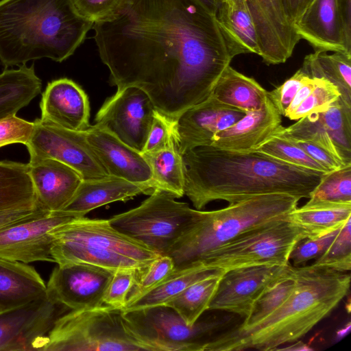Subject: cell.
<instances>
[{
    "label": "cell",
    "instance_id": "cell-25",
    "mask_svg": "<svg viewBox=\"0 0 351 351\" xmlns=\"http://www.w3.org/2000/svg\"><path fill=\"white\" fill-rule=\"evenodd\" d=\"M47 295V284L34 267L0 258V312Z\"/></svg>",
    "mask_w": 351,
    "mask_h": 351
},
{
    "label": "cell",
    "instance_id": "cell-23",
    "mask_svg": "<svg viewBox=\"0 0 351 351\" xmlns=\"http://www.w3.org/2000/svg\"><path fill=\"white\" fill-rule=\"evenodd\" d=\"M281 123V115L268 97L261 108L246 112L235 123L217 133L210 145L237 152H253Z\"/></svg>",
    "mask_w": 351,
    "mask_h": 351
},
{
    "label": "cell",
    "instance_id": "cell-10",
    "mask_svg": "<svg viewBox=\"0 0 351 351\" xmlns=\"http://www.w3.org/2000/svg\"><path fill=\"white\" fill-rule=\"evenodd\" d=\"M125 324L133 335L149 351H205L225 319H199L192 326L167 306L123 311Z\"/></svg>",
    "mask_w": 351,
    "mask_h": 351
},
{
    "label": "cell",
    "instance_id": "cell-53",
    "mask_svg": "<svg viewBox=\"0 0 351 351\" xmlns=\"http://www.w3.org/2000/svg\"><path fill=\"white\" fill-rule=\"evenodd\" d=\"M208 12L215 15L218 0H197Z\"/></svg>",
    "mask_w": 351,
    "mask_h": 351
},
{
    "label": "cell",
    "instance_id": "cell-9",
    "mask_svg": "<svg viewBox=\"0 0 351 351\" xmlns=\"http://www.w3.org/2000/svg\"><path fill=\"white\" fill-rule=\"evenodd\" d=\"M303 230L287 216L253 228L213 250L201 261L204 266L230 269L258 265H286Z\"/></svg>",
    "mask_w": 351,
    "mask_h": 351
},
{
    "label": "cell",
    "instance_id": "cell-13",
    "mask_svg": "<svg viewBox=\"0 0 351 351\" xmlns=\"http://www.w3.org/2000/svg\"><path fill=\"white\" fill-rule=\"evenodd\" d=\"M49 295L0 312V350H40L44 338L66 311Z\"/></svg>",
    "mask_w": 351,
    "mask_h": 351
},
{
    "label": "cell",
    "instance_id": "cell-34",
    "mask_svg": "<svg viewBox=\"0 0 351 351\" xmlns=\"http://www.w3.org/2000/svg\"><path fill=\"white\" fill-rule=\"evenodd\" d=\"M222 276H212L195 282L165 306L173 309L187 325H193L208 309Z\"/></svg>",
    "mask_w": 351,
    "mask_h": 351
},
{
    "label": "cell",
    "instance_id": "cell-49",
    "mask_svg": "<svg viewBox=\"0 0 351 351\" xmlns=\"http://www.w3.org/2000/svg\"><path fill=\"white\" fill-rule=\"evenodd\" d=\"M46 210L40 207L32 209L0 210V228L28 217L38 215Z\"/></svg>",
    "mask_w": 351,
    "mask_h": 351
},
{
    "label": "cell",
    "instance_id": "cell-36",
    "mask_svg": "<svg viewBox=\"0 0 351 351\" xmlns=\"http://www.w3.org/2000/svg\"><path fill=\"white\" fill-rule=\"evenodd\" d=\"M295 282V267L286 275L270 285L252 304L248 315L239 328L251 326L268 316L280 306L293 291Z\"/></svg>",
    "mask_w": 351,
    "mask_h": 351
},
{
    "label": "cell",
    "instance_id": "cell-33",
    "mask_svg": "<svg viewBox=\"0 0 351 351\" xmlns=\"http://www.w3.org/2000/svg\"><path fill=\"white\" fill-rule=\"evenodd\" d=\"M142 154L151 168L155 188L167 191L176 198L182 197L184 195L183 161L176 143L158 152Z\"/></svg>",
    "mask_w": 351,
    "mask_h": 351
},
{
    "label": "cell",
    "instance_id": "cell-48",
    "mask_svg": "<svg viewBox=\"0 0 351 351\" xmlns=\"http://www.w3.org/2000/svg\"><path fill=\"white\" fill-rule=\"evenodd\" d=\"M291 141L302 148L308 156L325 167L328 171L339 169L345 165L318 145L307 141Z\"/></svg>",
    "mask_w": 351,
    "mask_h": 351
},
{
    "label": "cell",
    "instance_id": "cell-44",
    "mask_svg": "<svg viewBox=\"0 0 351 351\" xmlns=\"http://www.w3.org/2000/svg\"><path fill=\"white\" fill-rule=\"evenodd\" d=\"M129 0H72L77 12L93 23L108 21L116 15Z\"/></svg>",
    "mask_w": 351,
    "mask_h": 351
},
{
    "label": "cell",
    "instance_id": "cell-2",
    "mask_svg": "<svg viewBox=\"0 0 351 351\" xmlns=\"http://www.w3.org/2000/svg\"><path fill=\"white\" fill-rule=\"evenodd\" d=\"M182 157L184 193L197 210L215 200L232 204L267 194L309 198L326 173L257 151L237 152L210 145L193 148Z\"/></svg>",
    "mask_w": 351,
    "mask_h": 351
},
{
    "label": "cell",
    "instance_id": "cell-52",
    "mask_svg": "<svg viewBox=\"0 0 351 351\" xmlns=\"http://www.w3.org/2000/svg\"><path fill=\"white\" fill-rule=\"evenodd\" d=\"M347 38L351 41V0H337Z\"/></svg>",
    "mask_w": 351,
    "mask_h": 351
},
{
    "label": "cell",
    "instance_id": "cell-4",
    "mask_svg": "<svg viewBox=\"0 0 351 351\" xmlns=\"http://www.w3.org/2000/svg\"><path fill=\"white\" fill-rule=\"evenodd\" d=\"M93 25L72 0H1L0 61L6 69L45 58L61 62Z\"/></svg>",
    "mask_w": 351,
    "mask_h": 351
},
{
    "label": "cell",
    "instance_id": "cell-5",
    "mask_svg": "<svg viewBox=\"0 0 351 351\" xmlns=\"http://www.w3.org/2000/svg\"><path fill=\"white\" fill-rule=\"evenodd\" d=\"M299 200L287 194H267L229 204L219 210H199L192 227L167 255L172 258L174 270L202 265L201 261L206 255L239 234L263 223L286 217L297 208Z\"/></svg>",
    "mask_w": 351,
    "mask_h": 351
},
{
    "label": "cell",
    "instance_id": "cell-42",
    "mask_svg": "<svg viewBox=\"0 0 351 351\" xmlns=\"http://www.w3.org/2000/svg\"><path fill=\"white\" fill-rule=\"evenodd\" d=\"M175 121L157 110L142 154H153L176 144Z\"/></svg>",
    "mask_w": 351,
    "mask_h": 351
},
{
    "label": "cell",
    "instance_id": "cell-26",
    "mask_svg": "<svg viewBox=\"0 0 351 351\" xmlns=\"http://www.w3.org/2000/svg\"><path fill=\"white\" fill-rule=\"evenodd\" d=\"M215 19L230 55H259L254 26L245 0H218Z\"/></svg>",
    "mask_w": 351,
    "mask_h": 351
},
{
    "label": "cell",
    "instance_id": "cell-50",
    "mask_svg": "<svg viewBox=\"0 0 351 351\" xmlns=\"http://www.w3.org/2000/svg\"><path fill=\"white\" fill-rule=\"evenodd\" d=\"M315 0H283L286 14L290 23L294 24Z\"/></svg>",
    "mask_w": 351,
    "mask_h": 351
},
{
    "label": "cell",
    "instance_id": "cell-27",
    "mask_svg": "<svg viewBox=\"0 0 351 351\" xmlns=\"http://www.w3.org/2000/svg\"><path fill=\"white\" fill-rule=\"evenodd\" d=\"M225 272L224 269L203 265L173 270L154 287L128 302L122 311H130L165 305L195 282Z\"/></svg>",
    "mask_w": 351,
    "mask_h": 351
},
{
    "label": "cell",
    "instance_id": "cell-51",
    "mask_svg": "<svg viewBox=\"0 0 351 351\" xmlns=\"http://www.w3.org/2000/svg\"><path fill=\"white\" fill-rule=\"evenodd\" d=\"M314 86V78L311 79L306 82L298 90L295 97H293L289 107L285 113V117H287L291 112H293L297 107L306 99L310 94Z\"/></svg>",
    "mask_w": 351,
    "mask_h": 351
},
{
    "label": "cell",
    "instance_id": "cell-43",
    "mask_svg": "<svg viewBox=\"0 0 351 351\" xmlns=\"http://www.w3.org/2000/svg\"><path fill=\"white\" fill-rule=\"evenodd\" d=\"M136 270L124 269L114 272L106 289L103 304L122 310L135 283Z\"/></svg>",
    "mask_w": 351,
    "mask_h": 351
},
{
    "label": "cell",
    "instance_id": "cell-16",
    "mask_svg": "<svg viewBox=\"0 0 351 351\" xmlns=\"http://www.w3.org/2000/svg\"><path fill=\"white\" fill-rule=\"evenodd\" d=\"M292 268L293 266L288 264L252 266L226 271L208 310L223 311L245 318L265 289Z\"/></svg>",
    "mask_w": 351,
    "mask_h": 351
},
{
    "label": "cell",
    "instance_id": "cell-22",
    "mask_svg": "<svg viewBox=\"0 0 351 351\" xmlns=\"http://www.w3.org/2000/svg\"><path fill=\"white\" fill-rule=\"evenodd\" d=\"M27 165L38 204L50 212L62 210L83 180L75 170L54 159H29Z\"/></svg>",
    "mask_w": 351,
    "mask_h": 351
},
{
    "label": "cell",
    "instance_id": "cell-21",
    "mask_svg": "<svg viewBox=\"0 0 351 351\" xmlns=\"http://www.w3.org/2000/svg\"><path fill=\"white\" fill-rule=\"evenodd\" d=\"M40 107L43 121L74 131H86L90 126L87 95L70 79L49 82L42 94Z\"/></svg>",
    "mask_w": 351,
    "mask_h": 351
},
{
    "label": "cell",
    "instance_id": "cell-35",
    "mask_svg": "<svg viewBox=\"0 0 351 351\" xmlns=\"http://www.w3.org/2000/svg\"><path fill=\"white\" fill-rule=\"evenodd\" d=\"M345 165L351 164V108L339 98L317 111Z\"/></svg>",
    "mask_w": 351,
    "mask_h": 351
},
{
    "label": "cell",
    "instance_id": "cell-38",
    "mask_svg": "<svg viewBox=\"0 0 351 351\" xmlns=\"http://www.w3.org/2000/svg\"><path fill=\"white\" fill-rule=\"evenodd\" d=\"M308 202L351 203V164L324 173Z\"/></svg>",
    "mask_w": 351,
    "mask_h": 351
},
{
    "label": "cell",
    "instance_id": "cell-17",
    "mask_svg": "<svg viewBox=\"0 0 351 351\" xmlns=\"http://www.w3.org/2000/svg\"><path fill=\"white\" fill-rule=\"evenodd\" d=\"M256 31L259 55L267 64L285 62L300 38L286 14L283 0H245Z\"/></svg>",
    "mask_w": 351,
    "mask_h": 351
},
{
    "label": "cell",
    "instance_id": "cell-45",
    "mask_svg": "<svg viewBox=\"0 0 351 351\" xmlns=\"http://www.w3.org/2000/svg\"><path fill=\"white\" fill-rule=\"evenodd\" d=\"M340 228L317 239L304 238L298 241L289 256V261L291 260L293 263L291 265L304 266L307 262L321 256L332 243Z\"/></svg>",
    "mask_w": 351,
    "mask_h": 351
},
{
    "label": "cell",
    "instance_id": "cell-14",
    "mask_svg": "<svg viewBox=\"0 0 351 351\" xmlns=\"http://www.w3.org/2000/svg\"><path fill=\"white\" fill-rule=\"evenodd\" d=\"M73 218L46 210L0 228V258L25 264L54 262L51 254L52 231Z\"/></svg>",
    "mask_w": 351,
    "mask_h": 351
},
{
    "label": "cell",
    "instance_id": "cell-3",
    "mask_svg": "<svg viewBox=\"0 0 351 351\" xmlns=\"http://www.w3.org/2000/svg\"><path fill=\"white\" fill-rule=\"evenodd\" d=\"M350 275L313 264L295 267L293 292L276 311L246 328L221 332L205 351L274 350L304 337L349 293Z\"/></svg>",
    "mask_w": 351,
    "mask_h": 351
},
{
    "label": "cell",
    "instance_id": "cell-7",
    "mask_svg": "<svg viewBox=\"0 0 351 351\" xmlns=\"http://www.w3.org/2000/svg\"><path fill=\"white\" fill-rule=\"evenodd\" d=\"M42 351L147 350L128 328L122 310L107 305L70 310L61 315L41 344Z\"/></svg>",
    "mask_w": 351,
    "mask_h": 351
},
{
    "label": "cell",
    "instance_id": "cell-15",
    "mask_svg": "<svg viewBox=\"0 0 351 351\" xmlns=\"http://www.w3.org/2000/svg\"><path fill=\"white\" fill-rule=\"evenodd\" d=\"M114 271L85 263L58 265L47 283V293L69 310L103 305V297Z\"/></svg>",
    "mask_w": 351,
    "mask_h": 351
},
{
    "label": "cell",
    "instance_id": "cell-46",
    "mask_svg": "<svg viewBox=\"0 0 351 351\" xmlns=\"http://www.w3.org/2000/svg\"><path fill=\"white\" fill-rule=\"evenodd\" d=\"M310 79L300 68L281 85L267 92L269 99L280 115H285L298 90Z\"/></svg>",
    "mask_w": 351,
    "mask_h": 351
},
{
    "label": "cell",
    "instance_id": "cell-31",
    "mask_svg": "<svg viewBox=\"0 0 351 351\" xmlns=\"http://www.w3.org/2000/svg\"><path fill=\"white\" fill-rule=\"evenodd\" d=\"M301 69L311 77L324 79L336 86L341 100L351 108V54L315 51L305 56Z\"/></svg>",
    "mask_w": 351,
    "mask_h": 351
},
{
    "label": "cell",
    "instance_id": "cell-41",
    "mask_svg": "<svg viewBox=\"0 0 351 351\" xmlns=\"http://www.w3.org/2000/svg\"><path fill=\"white\" fill-rule=\"evenodd\" d=\"M314 78V86L306 99L287 118L298 120L308 114L320 111L337 100L341 94L338 88L329 81Z\"/></svg>",
    "mask_w": 351,
    "mask_h": 351
},
{
    "label": "cell",
    "instance_id": "cell-24",
    "mask_svg": "<svg viewBox=\"0 0 351 351\" xmlns=\"http://www.w3.org/2000/svg\"><path fill=\"white\" fill-rule=\"evenodd\" d=\"M154 189L149 184H136L113 176L83 180L71 199L59 212L73 217H84L101 206L117 201L125 202L142 193L150 195Z\"/></svg>",
    "mask_w": 351,
    "mask_h": 351
},
{
    "label": "cell",
    "instance_id": "cell-1",
    "mask_svg": "<svg viewBox=\"0 0 351 351\" xmlns=\"http://www.w3.org/2000/svg\"><path fill=\"white\" fill-rule=\"evenodd\" d=\"M93 28L111 84L141 89L173 120L210 96L233 59L215 16L197 0H129Z\"/></svg>",
    "mask_w": 351,
    "mask_h": 351
},
{
    "label": "cell",
    "instance_id": "cell-18",
    "mask_svg": "<svg viewBox=\"0 0 351 351\" xmlns=\"http://www.w3.org/2000/svg\"><path fill=\"white\" fill-rule=\"evenodd\" d=\"M245 112L210 96L184 111L175 121V138L181 155L210 145L214 136L241 119Z\"/></svg>",
    "mask_w": 351,
    "mask_h": 351
},
{
    "label": "cell",
    "instance_id": "cell-30",
    "mask_svg": "<svg viewBox=\"0 0 351 351\" xmlns=\"http://www.w3.org/2000/svg\"><path fill=\"white\" fill-rule=\"evenodd\" d=\"M41 80L34 64L18 69H5L0 73V119L16 114L40 93Z\"/></svg>",
    "mask_w": 351,
    "mask_h": 351
},
{
    "label": "cell",
    "instance_id": "cell-29",
    "mask_svg": "<svg viewBox=\"0 0 351 351\" xmlns=\"http://www.w3.org/2000/svg\"><path fill=\"white\" fill-rule=\"evenodd\" d=\"M351 218V203L307 202L287 219L300 227L306 238L317 239L340 228Z\"/></svg>",
    "mask_w": 351,
    "mask_h": 351
},
{
    "label": "cell",
    "instance_id": "cell-11",
    "mask_svg": "<svg viewBox=\"0 0 351 351\" xmlns=\"http://www.w3.org/2000/svg\"><path fill=\"white\" fill-rule=\"evenodd\" d=\"M25 146L29 159L56 160L75 170L84 180L109 176L88 144L86 131L71 130L36 119Z\"/></svg>",
    "mask_w": 351,
    "mask_h": 351
},
{
    "label": "cell",
    "instance_id": "cell-28",
    "mask_svg": "<svg viewBox=\"0 0 351 351\" xmlns=\"http://www.w3.org/2000/svg\"><path fill=\"white\" fill-rule=\"evenodd\" d=\"M211 97L245 113L261 108L267 91L254 78L244 75L228 66L217 80Z\"/></svg>",
    "mask_w": 351,
    "mask_h": 351
},
{
    "label": "cell",
    "instance_id": "cell-47",
    "mask_svg": "<svg viewBox=\"0 0 351 351\" xmlns=\"http://www.w3.org/2000/svg\"><path fill=\"white\" fill-rule=\"evenodd\" d=\"M34 130V122L16 114L0 119V147L14 143L26 145Z\"/></svg>",
    "mask_w": 351,
    "mask_h": 351
},
{
    "label": "cell",
    "instance_id": "cell-8",
    "mask_svg": "<svg viewBox=\"0 0 351 351\" xmlns=\"http://www.w3.org/2000/svg\"><path fill=\"white\" fill-rule=\"evenodd\" d=\"M176 199L173 194L155 189L138 206L109 221L121 232L167 255L192 227L199 213Z\"/></svg>",
    "mask_w": 351,
    "mask_h": 351
},
{
    "label": "cell",
    "instance_id": "cell-37",
    "mask_svg": "<svg viewBox=\"0 0 351 351\" xmlns=\"http://www.w3.org/2000/svg\"><path fill=\"white\" fill-rule=\"evenodd\" d=\"M254 151L286 163L322 173L329 172L302 148L289 139L273 133Z\"/></svg>",
    "mask_w": 351,
    "mask_h": 351
},
{
    "label": "cell",
    "instance_id": "cell-40",
    "mask_svg": "<svg viewBox=\"0 0 351 351\" xmlns=\"http://www.w3.org/2000/svg\"><path fill=\"white\" fill-rule=\"evenodd\" d=\"M173 270L172 258L168 255L162 254L146 267L136 270V281L129 294L127 304L159 284Z\"/></svg>",
    "mask_w": 351,
    "mask_h": 351
},
{
    "label": "cell",
    "instance_id": "cell-20",
    "mask_svg": "<svg viewBox=\"0 0 351 351\" xmlns=\"http://www.w3.org/2000/svg\"><path fill=\"white\" fill-rule=\"evenodd\" d=\"M300 38L315 51L351 54L337 0H315L294 24Z\"/></svg>",
    "mask_w": 351,
    "mask_h": 351
},
{
    "label": "cell",
    "instance_id": "cell-12",
    "mask_svg": "<svg viewBox=\"0 0 351 351\" xmlns=\"http://www.w3.org/2000/svg\"><path fill=\"white\" fill-rule=\"evenodd\" d=\"M156 109L141 89L126 87L117 90L95 116L97 124L127 145L142 153Z\"/></svg>",
    "mask_w": 351,
    "mask_h": 351
},
{
    "label": "cell",
    "instance_id": "cell-19",
    "mask_svg": "<svg viewBox=\"0 0 351 351\" xmlns=\"http://www.w3.org/2000/svg\"><path fill=\"white\" fill-rule=\"evenodd\" d=\"M88 144L108 176L155 186L151 168L142 153L127 145L103 127L86 130Z\"/></svg>",
    "mask_w": 351,
    "mask_h": 351
},
{
    "label": "cell",
    "instance_id": "cell-32",
    "mask_svg": "<svg viewBox=\"0 0 351 351\" xmlns=\"http://www.w3.org/2000/svg\"><path fill=\"white\" fill-rule=\"evenodd\" d=\"M38 207L27 164L0 161V210Z\"/></svg>",
    "mask_w": 351,
    "mask_h": 351
},
{
    "label": "cell",
    "instance_id": "cell-39",
    "mask_svg": "<svg viewBox=\"0 0 351 351\" xmlns=\"http://www.w3.org/2000/svg\"><path fill=\"white\" fill-rule=\"evenodd\" d=\"M351 218L340 228L326 250L313 265L348 272L351 269Z\"/></svg>",
    "mask_w": 351,
    "mask_h": 351
},
{
    "label": "cell",
    "instance_id": "cell-6",
    "mask_svg": "<svg viewBox=\"0 0 351 351\" xmlns=\"http://www.w3.org/2000/svg\"><path fill=\"white\" fill-rule=\"evenodd\" d=\"M52 234L51 254L58 265L85 263L114 272L138 270L161 255L116 229L109 219L75 217Z\"/></svg>",
    "mask_w": 351,
    "mask_h": 351
}]
</instances>
